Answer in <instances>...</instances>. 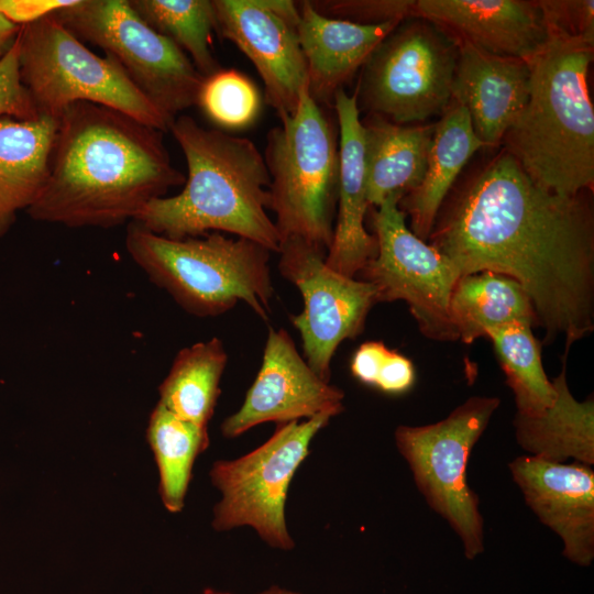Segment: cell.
Masks as SVG:
<instances>
[{"label": "cell", "mask_w": 594, "mask_h": 594, "mask_svg": "<svg viewBox=\"0 0 594 594\" xmlns=\"http://www.w3.org/2000/svg\"><path fill=\"white\" fill-rule=\"evenodd\" d=\"M185 180L162 131L116 109L76 102L58 118L48 175L26 213L69 228H113Z\"/></svg>", "instance_id": "obj_2"}, {"label": "cell", "mask_w": 594, "mask_h": 594, "mask_svg": "<svg viewBox=\"0 0 594 594\" xmlns=\"http://www.w3.org/2000/svg\"><path fill=\"white\" fill-rule=\"evenodd\" d=\"M212 3L216 31L254 65L264 84L265 101L279 118L294 113L308 85L298 36V2L212 0Z\"/></svg>", "instance_id": "obj_14"}, {"label": "cell", "mask_w": 594, "mask_h": 594, "mask_svg": "<svg viewBox=\"0 0 594 594\" xmlns=\"http://www.w3.org/2000/svg\"><path fill=\"white\" fill-rule=\"evenodd\" d=\"M58 120L0 116V239L42 191L48 175Z\"/></svg>", "instance_id": "obj_21"}, {"label": "cell", "mask_w": 594, "mask_h": 594, "mask_svg": "<svg viewBox=\"0 0 594 594\" xmlns=\"http://www.w3.org/2000/svg\"><path fill=\"white\" fill-rule=\"evenodd\" d=\"M305 89L294 113L268 131L264 161L280 243L299 238L328 251L340 176L339 125Z\"/></svg>", "instance_id": "obj_6"}, {"label": "cell", "mask_w": 594, "mask_h": 594, "mask_svg": "<svg viewBox=\"0 0 594 594\" xmlns=\"http://www.w3.org/2000/svg\"><path fill=\"white\" fill-rule=\"evenodd\" d=\"M129 2L144 22L182 48L205 78L221 69L211 52V33L217 26L212 0Z\"/></svg>", "instance_id": "obj_29"}, {"label": "cell", "mask_w": 594, "mask_h": 594, "mask_svg": "<svg viewBox=\"0 0 594 594\" xmlns=\"http://www.w3.org/2000/svg\"><path fill=\"white\" fill-rule=\"evenodd\" d=\"M124 245L150 280L188 314L213 317L243 301L267 320L274 287L272 252L263 245L221 232L169 239L135 221L128 223Z\"/></svg>", "instance_id": "obj_5"}, {"label": "cell", "mask_w": 594, "mask_h": 594, "mask_svg": "<svg viewBox=\"0 0 594 594\" xmlns=\"http://www.w3.org/2000/svg\"><path fill=\"white\" fill-rule=\"evenodd\" d=\"M389 349L382 341H369L353 354L350 370L361 383L375 386L381 366Z\"/></svg>", "instance_id": "obj_36"}, {"label": "cell", "mask_w": 594, "mask_h": 594, "mask_svg": "<svg viewBox=\"0 0 594 594\" xmlns=\"http://www.w3.org/2000/svg\"><path fill=\"white\" fill-rule=\"evenodd\" d=\"M147 440L160 471L162 501L169 512H179L194 461L209 444L207 427L184 420L157 404L150 417Z\"/></svg>", "instance_id": "obj_27"}, {"label": "cell", "mask_w": 594, "mask_h": 594, "mask_svg": "<svg viewBox=\"0 0 594 594\" xmlns=\"http://www.w3.org/2000/svg\"><path fill=\"white\" fill-rule=\"evenodd\" d=\"M0 116L21 120L38 117L33 101L20 78L18 35L0 58Z\"/></svg>", "instance_id": "obj_33"}, {"label": "cell", "mask_w": 594, "mask_h": 594, "mask_svg": "<svg viewBox=\"0 0 594 594\" xmlns=\"http://www.w3.org/2000/svg\"><path fill=\"white\" fill-rule=\"evenodd\" d=\"M361 122L367 200L376 208L388 197L403 198L419 186L435 124H397L375 116Z\"/></svg>", "instance_id": "obj_23"}, {"label": "cell", "mask_w": 594, "mask_h": 594, "mask_svg": "<svg viewBox=\"0 0 594 594\" xmlns=\"http://www.w3.org/2000/svg\"><path fill=\"white\" fill-rule=\"evenodd\" d=\"M458 42L452 100L468 110L484 147L496 146L528 101L529 62L493 55L465 41Z\"/></svg>", "instance_id": "obj_18"}, {"label": "cell", "mask_w": 594, "mask_h": 594, "mask_svg": "<svg viewBox=\"0 0 594 594\" xmlns=\"http://www.w3.org/2000/svg\"><path fill=\"white\" fill-rule=\"evenodd\" d=\"M415 382V370L410 360L398 352L388 351L375 383V387L387 394L407 392Z\"/></svg>", "instance_id": "obj_35"}, {"label": "cell", "mask_w": 594, "mask_h": 594, "mask_svg": "<svg viewBox=\"0 0 594 594\" xmlns=\"http://www.w3.org/2000/svg\"><path fill=\"white\" fill-rule=\"evenodd\" d=\"M227 362L224 345L216 337L179 350L158 388V404L184 420L208 428Z\"/></svg>", "instance_id": "obj_26"}, {"label": "cell", "mask_w": 594, "mask_h": 594, "mask_svg": "<svg viewBox=\"0 0 594 594\" xmlns=\"http://www.w3.org/2000/svg\"><path fill=\"white\" fill-rule=\"evenodd\" d=\"M557 392L553 404L539 416L516 414L514 427L520 447L543 460L562 463L574 458L582 464H594V402H579L571 394L565 376V360L560 374L552 380Z\"/></svg>", "instance_id": "obj_24"}, {"label": "cell", "mask_w": 594, "mask_h": 594, "mask_svg": "<svg viewBox=\"0 0 594 594\" xmlns=\"http://www.w3.org/2000/svg\"><path fill=\"white\" fill-rule=\"evenodd\" d=\"M314 8L322 15L359 24H381L413 18L411 0H316Z\"/></svg>", "instance_id": "obj_31"}, {"label": "cell", "mask_w": 594, "mask_h": 594, "mask_svg": "<svg viewBox=\"0 0 594 594\" xmlns=\"http://www.w3.org/2000/svg\"><path fill=\"white\" fill-rule=\"evenodd\" d=\"M484 147L476 136L468 110L452 100L435 123L427 168L419 186L398 201L410 217V230L424 241L457 177L472 155Z\"/></svg>", "instance_id": "obj_22"}, {"label": "cell", "mask_w": 594, "mask_h": 594, "mask_svg": "<svg viewBox=\"0 0 594 594\" xmlns=\"http://www.w3.org/2000/svg\"><path fill=\"white\" fill-rule=\"evenodd\" d=\"M400 197L391 196L372 211L377 252L360 272L373 284L378 302L404 300L420 332L435 341L459 340L450 297L460 278L455 265L406 224Z\"/></svg>", "instance_id": "obj_12"}, {"label": "cell", "mask_w": 594, "mask_h": 594, "mask_svg": "<svg viewBox=\"0 0 594 594\" xmlns=\"http://www.w3.org/2000/svg\"><path fill=\"white\" fill-rule=\"evenodd\" d=\"M548 34L529 61V98L504 136L505 150L540 186L571 196L592 190L594 183V111L587 86L594 44Z\"/></svg>", "instance_id": "obj_4"}, {"label": "cell", "mask_w": 594, "mask_h": 594, "mask_svg": "<svg viewBox=\"0 0 594 594\" xmlns=\"http://www.w3.org/2000/svg\"><path fill=\"white\" fill-rule=\"evenodd\" d=\"M548 32L594 44L593 0H542Z\"/></svg>", "instance_id": "obj_32"}, {"label": "cell", "mask_w": 594, "mask_h": 594, "mask_svg": "<svg viewBox=\"0 0 594 594\" xmlns=\"http://www.w3.org/2000/svg\"><path fill=\"white\" fill-rule=\"evenodd\" d=\"M458 40L438 24L407 18L362 66L354 92L360 112L397 124L442 114L452 101Z\"/></svg>", "instance_id": "obj_8"}, {"label": "cell", "mask_w": 594, "mask_h": 594, "mask_svg": "<svg viewBox=\"0 0 594 594\" xmlns=\"http://www.w3.org/2000/svg\"><path fill=\"white\" fill-rule=\"evenodd\" d=\"M78 0H0V14L9 22L22 26L41 20Z\"/></svg>", "instance_id": "obj_34"}, {"label": "cell", "mask_w": 594, "mask_h": 594, "mask_svg": "<svg viewBox=\"0 0 594 594\" xmlns=\"http://www.w3.org/2000/svg\"><path fill=\"white\" fill-rule=\"evenodd\" d=\"M499 404L497 397L473 396L438 422L395 430L418 490L461 538L470 560L484 551V532L479 497L466 480L468 462Z\"/></svg>", "instance_id": "obj_9"}, {"label": "cell", "mask_w": 594, "mask_h": 594, "mask_svg": "<svg viewBox=\"0 0 594 594\" xmlns=\"http://www.w3.org/2000/svg\"><path fill=\"white\" fill-rule=\"evenodd\" d=\"M197 105L216 124L240 129L256 119L261 97L245 75L235 69H219L205 78Z\"/></svg>", "instance_id": "obj_30"}, {"label": "cell", "mask_w": 594, "mask_h": 594, "mask_svg": "<svg viewBox=\"0 0 594 594\" xmlns=\"http://www.w3.org/2000/svg\"><path fill=\"white\" fill-rule=\"evenodd\" d=\"M450 315L459 340L466 344L509 323L536 326L525 289L510 277L486 271L458 279L450 297Z\"/></svg>", "instance_id": "obj_25"}, {"label": "cell", "mask_w": 594, "mask_h": 594, "mask_svg": "<svg viewBox=\"0 0 594 594\" xmlns=\"http://www.w3.org/2000/svg\"><path fill=\"white\" fill-rule=\"evenodd\" d=\"M527 505L563 541V556L588 566L594 559V473L585 464L519 457L509 464Z\"/></svg>", "instance_id": "obj_16"}, {"label": "cell", "mask_w": 594, "mask_h": 594, "mask_svg": "<svg viewBox=\"0 0 594 594\" xmlns=\"http://www.w3.org/2000/svg\"><path fill=\"white\" fill-rule=\"evenodd\" d=\"M344 393L319 377L298 353L284 329L270 328L260 371L241 408L224 419L222 435L232 439L264 422L277 425L334 417L343 411Z\"/></svg>", "instance_id": "obj_15"}, {"label": "cell", "mask_w": 594, "mask_h": 594, "mask_svg": "<svg viewBox=\"0 0 594 594\" xmlns=\"http://www.w3.org/2000/svg\"><path fill=\"white\" fill-rule=\"evenodd\" d=\"M258 594H299V593H296V592H293V591H289V590H285V588L278 587V586H272V587H268V588L264 590L263 592H261Z\"/></svg>", "instance_id": "obj_38"}, {"label": "cell", "mask_w": 594, "mask_h": 594, "mask_svg": "<svg viewBox=\"0 0 594 594\" xmlns=\"http://www.w3.org/2000/svg\"><path fill=\"white\" fill-rule=\"evenodd\" d=\"M169 131L186 158L184 188L151 200L133 221L169 239L228 232L278 253L280 239L267 213L271 179L256 145L185 114Z\"/></svg>", "instance_id": "obj_3"}, {"label": "cell", "mask_w": 594, "mask_h": 594, "mask_svg": "<svg viewBox=\"0 0 594 594\" xmlns=\"http://www.w3.org/2000/svg\"><path fill=\"white\" fill-rule=\"evenodd\" d=\"M298 36L306 61L310 98L332 108L336 94L344 89L375 47L400 21L359 24L319 13L311 1H299Z\"/></svg>", "instance_id": "obj_20"}, {"label": "cell", "mask_w": 594, "mask_h": 594, "mask_svg": "<svg viewBox=\"0 0 594 594\" xmlns=\"http://www.w3.org/2000/svg\"><path fill=\"white\" fill-rule=\"evenodd\" d=\"M339 125L340 176L337 215L326 264L354 278L374 258L376 239L364 227L370 208L364 165V136L356 96L339 90L333 100Z\"/></svg>", "instance_id": "obj_19"}, {"label": "cell", "mask_w": 594, "mask_h": 594, "mask_svg": "<svg viewBox=\"0 0 594 594\" xmlns=\"http://www.w3.org/2000/svg\"><path fill=\"white\" fill-rule=\"evenodd\" d=\"M20 78L38 116L54 119L76 102H91L121 111L168 131V119L128 77L110 55L88 50L53 14L20 26Z\"/></svg>", "instance_id": "obj_7"}, {"label": "cell", "mask_w": 594, "mask_h": 594, "mask_svg": "<svg viewBox=\"0 0 594 594\" xmlns=\"http://www.w3.org/2000/svg\"><path fill=\"white\" fill-rule=\"evenodd\" d=\"M331 418L320 414L302 422L277 425L274 435L252 452L216 462L210 479L222 498L215 507L213 528L250 526L267 544L292 549L294 541L285 521L287 491L311 440Z\"/></svg>", "instance_id": "obj_11"}, {"label": "cell", "mask_w": 594, "mask_h": 594, "mask_svg": "<svg viewBox=\"0 0 594 594\" xmlns=\"http://www.w3.org/2000/svg\"><path fill=\"white\" fill-rule=\"evenodd\" d=\"M53 15L76 37L112 56L172 121L197 105L205 77L180 47L144 22L129 0H78Z\"/></svg>", "instance_id": "obj_10"}, {"label": "cell", "mask_w": 594, "mask_h": 594, "mask_svg": "<svg viewBox=\"0 0 594 594\" xmlns=\"http://www.w3.org/2000/svg\"><path fill=\"white\" fill-rule=\"evenodd\" d=\"M590 190L553 193L506 150L438 212L429 244L460 277L493 272L527 293L544 343L570 346L594 330V217Z\"/></svg>", "instance_id": "obj_1"}, {"label": "cell", "mask_w": 594, "mask_h": 594, "mask_svg": "<svg viewBox=\"0 0 594 594\" xmlns=\"http://www.w3.org/2000/svg\"><path fill=\"white\" fill-rule=\"evenodd\" d=\"M278 270L304 299V309L292 316L299 331L305 360L330 382V364L339 344L362 333L371 308L378 302L373 284L346 277L326 264L327 250L299 238L280 243Z\"/></svg>", "instance_id": "obj_13"}, {"label": "cell", "mask_w": 594, "mask_h": 594, "mask_svg": "<svg viewBox=\"0 0 594 594\" xmlns=\"http://www.w3.org/2000/svg\"><path fill=\"white\" fill-rule=\"evenodd\" d=\"M529 322H514L487 333L507 385L514 393L517 414L536 417L554 402L557 392L543 370L541 345Z\"/></svg>", "instance_id": "obj_28"}, {"label": "cell", "mask_w": 594, "mask_h": 594, "mask_svg": "<svg viewBox=\"0 0 594 594\" xmlns=\"http://www.w3.org/2000/svg\"><path fill=\"white\" fill-rule=\"evenodd\" d=\"M413 18L429 20L486 53L527 62L549 36L537 1L418 0Z\"/></svg>", "instance_id": "obj_17"}, {"label": "cell", "mask_w": 594, "mask_h": 594, "mask_svg": "<svg viewBox=\"0 0 594 594\" xmlns=\"http://www.w3.org/2000/svg\"><path fill=\"white\" fill-rule=\"evenodd\" d=\"M19 30L20 26L9 22L0 14V58L12 46Z\"/></svg>", "instance_id": "obj_37"}]
</instances>
